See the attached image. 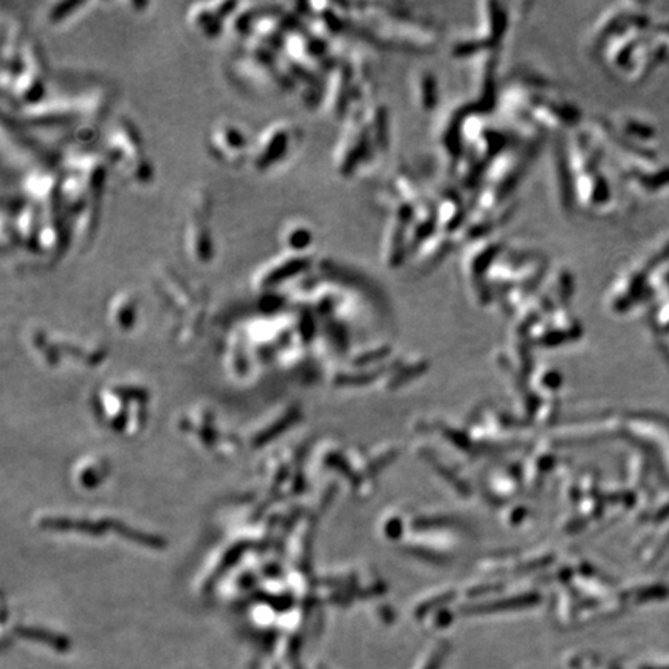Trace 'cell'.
I'll return each mask as SVG.
<instances>
[{
  "instance_id": "1",
  "label": "cell",
  "mask_w": 669,
  "mask_h": 669,
  "mask_svg": "<svg viewBox=\"0 0 669 669\" xmlns=\"http://www.w3.org/2000/svg\"><path fill=\"white\" fill-rule=\"evenodd\" d=\"M22 33L13 25V36L3 38V90L11 89V96L19 103H36L44 92L39 53Z\"/></svg>"
},
{
  "instance_id": "2",
  "label": "cell",
  "mask_w": 669,
  "mask_h": 669,
  "mask_svg": "<svg viewBox=\"0 0 669 669\" xmlns=\"http://www.w3.org/2000/svg\"><path fill=\"white\" fill-rule=\"evenodd\" d=\"M110 164L118 175L135 185H148L152 180V168L148 161L145 149L141 146L138 132L132 123L118 120L117 126L107 140Z\"/></svg>"
},
{
  "instance_id": "3",
  "label": "cell",
  "mask_w": 669,
  "mask_h": 669,
  "mask_svg": "<svg viewBox=\"0 0 669 669\" xmlns=\"http://www.w3.org/2000/svg\"><path fill=\"white\" fill-rule=\"evenodd\" d=\"M299 127L289 121L271 123L262 135H259L256 145L251 150V160L257 171H270L282 166L287 158L299 146Z\"/></svg>"
},
{
  "instance_id": "4",
  "label": "cell",
  "mask_w": 669,
  "mask_h": 669,
  "mask_svg": "<svg viewBox=\"0 0 669 669\" xmlns=\"http://www.w3.org/2000/svg\"><path fill=\"white\" fill-rule=\"evenodd\" d=\"M208 208L210 206L206 203V197L196 194L191 205L194 215H189L188 223H185V245L188 248V254L197 264H208L213 259L211 231L206 223Z\"/></svg>"
},
{
  "instance_id": "5",
  "label": "cell",
  "mask_w": 669,
  "mask_h": 669,
  "mask_svg": "<svg viewBox=\"0 0 669 669\" xmlns=\"http://www.w3.org/2000/svg\"><path fill=\"white\" fill-rule=\"evenodd\" d=\"M211 154L228 166H239L250 155V145L245 132L231 123L222 121L217 123L210 134Z\"/></svg>"
},
{
  "instance_id": "6",
  "label": "cell",
  "mask_w": 669,
  "mask_h": 669,
  "mask_svg": "<svg viewBox=\"0 0 669 669\" xmlns=\"http://www.w3.org/2000/svg\"><path fill=\"white\" fill-rule=\"evenodd\" d=\"M234 3H203L196 5L189 11L191 27L196 28L197 33L203 36H215L222 30L223 14L226 8H231Z\"/></svg>"
},
{
  "instance_id": "7",
  "label": "cell",
  "mask_w": 669,
  "mask_h": 669,
  "mask_svg": "<svg viewBox=\"0 0 669 669\" xmlns=\"http://www.w3.org/2000/svg\"><path fill=\"white\" fill-rule=\"evenodd\" d=\"M280 242L290 250H302L312 242V233L302 225L284 226L282 233H280Z\"/></svg>"
}]
</instances>
